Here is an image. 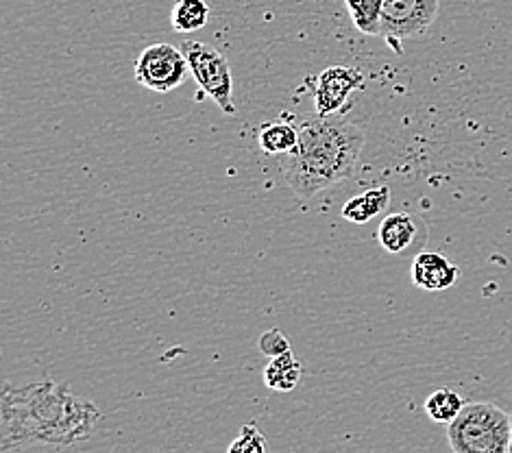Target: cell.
Returning <instances> with one entry per match:
<instances>
[{
	"instance_id": "11",
	"label": "cell",
	"mask_w": 512,
	"mask_h": 453,
	"mask_svg": "<svg viewBox=\"0 0 512 453\" xmlns=\"http://www.w3.org/2000/svg\"><path fill=\"white\" fill-rule=\"evenodd\" d=\"M264 382L271 390L290 393L301 382V362L292 355V351L271 358V362L264 369Z\"/></svg>"
},
{
	"instance_id": "14",
	"label": "cell",
	"mask_w": 512,
	"mask_h": 453,
	"mask_svg": "<svg viewBox=\"0 0 512 453\" xmlns=\"http://www.w3.org/2000/svg\"><path fill=\"white\" fill-rule=\"evenodd\" d=\"M349 18L364 35L382 33V7L384 0H345Z\"/></svg>"
},
{
	"instance_id": "3",
	"label": "cell",
	"mask_w": 512,
	"mask_h": 453,
	"mask_svg": "<svg viewBox=\"0 0 512 453\" xmlns=\"http://www.w3.org/2000/svg\"><path fill=\"white\" fill-rule=\"evenodd\" d=\"M510 436V414L489 401L465 403L447 425V443L456 453H506Z\"/></svg>"
},
{
	"instance_id": "13",
	"label": "cell",
	"mask_w": 512,
	"mask_h": 453,
	"mask_svg": "<svg viewBox=\"0 0 512 453\" xmlns=\"http://www.w3.org/2000/svg\"><path fill=\"white\" fill-rule=\"evenodd\" d=\"M210 20V5L205 0H177L170 14V24L177 33H194Z\"/></svg>"
},
{
	"instance_id": "8",
	"label": "cell",
	"mask_w": 512,
	"mask_h": 453,
	"mask_svg": "<svg viewBox=\"0 0 512 453\" xmlns=\"http://www.w3.org/2000/svg\"><path fill=\"white\" fill-rule=\"evenodd\" d=\"M460 277V268L449 262L445 255L425 251L414 257L412 262V284L428 290V292H441L451 288Z\"/></svg>"
},
{
	"instance_id": "5",
	"label": "cell",
	"mask_w": 512,
	"mask_h": 453,
	"mask_svg": "<svg viewBox=\"0 0 512 453\" xmlns=\"http://www.w3.org/2000/svg\"><path fill=\"white\" fill-rule=\"evenodd\" d=\"M190 72L188 57L173 44H153L144 48L136 61V81L142 88L157 94L181 88Z\"/></svg>"
},
{
	"instance_id": "2",
	"label": "cell",
	"mask_w": 512,
	"mask_h": 453,
	"mask_svg": "<svg viewBox=\"0 0 512 453\" xmlns=\"http://www.w3.org/2000/svg\"><path fill=\"white\" fill-rule=\"evenodd\" d=\"M367 136L360 127L334 116H316L299 125V142L282 155V177L301 199H310L356 173Z\"/></svg>"
},
{
	"instance_id": "7",
	"label": "cell",
	"mask_w": 512,
	"mask_h": 453,
	"mask_svg": "<svg viewBox=\"0 0 512 453\" xmlns=\"http://www.w3.org/2000/svg\"><path fill=\"white\" fill-rule=\"evenodd\" d=\"M362 72L349 66L325 68L314 85V107L319 116H336L347 107L351 94L362 90Z\"/></svg>"
},
{
	"instance_id": "9",
	"label": "cell",
	"mask_w": 512,
	"mask_h": 453,
	"mask_svg": "<svg viewBox=\"0 0 512 453\" xmlns=\"http://www.w3.org/2000/svg\"><path fill=\"white\" fill-rule=\"evenodd\" d=\"M423 223L412 214L399 212L390 214L382 220L380 229H377V240L388 253H404L412 247V242L419 238V231Z\"/></svg>"
},
{
	"instance_id": "1",
	"label": "cell",
	"mask_w": 512,
	"mask_h": 453,
	"mask_svg": "<svg viewBox=\"0 0 512 453\" xmlns=\"http://www.w3.org/2000/svg\"><path fill=\"white\" fill-rule=\"evenodd\" d=\"M99 421V408L75 397L62 384L38 382L16 388L7 382L3 386L0 451L29 445H77L92 436Z\"/></svg>"
},
{
	"instance_id": "10",
	"label": "cell",
	"mask_w": 512,
	"mask_h": 453,
	"mask_svg": "<svg viewBox=\"0 0 512 453\" xmlns=\"http://www.w3.org/2000/svg\"><path fill=\"white\" fill-rule=\"evenodd\" d=\"M390 205V190L386 186L373 188L349 199L343 205V218L353 225H367L377 214L388 210Z\"/></svg>"
},
{
	"instance_id": "6",
	"label": "cell",
	"mask_w": 512,
	"mask_h": 453,
	"mask_svg": "<svg viewBox=\"0 0 512 453\" xmlns=\"http://www.w3.org/2000/svg\"><path fill=\"white\" fill-rule=\"evenodd\" d=\"M441 0H384L382 38L414 40L430 31Z\"/></svg>"
},
{
	"instance_id": "12",
	"label": "cell",
	"mask_w": 512,
	"mask_h": 453,
	"mask_svg": "<svg viewBox=\"0 0 512 453\" xmlns=\"http://www.w3.org/2000/svg\"><path fill=\"white\" fill-rule=\"evenodd\" d=\"M299 142V127L290 122H268L260 129L258 144L266 155H286L295 149Z\"/></svg>"
},
{
	"instance_id": "18",
	"label": "cell",
	"mask_w": 512,
	"mask_h": 453,
	"mask_svg": "<svg viewBox=\"0 0 512 453\" xmlns=\"http://www.w3.org/2000/svg\"><path fill=\"white\" fill-rule=\"evenodd\" d=\"M510 423H512V412H510ZM508 451L512 453V436H510V449Z\"/></svg>"
},
{
	"instance_id": "17",
	"label": "cell",
	"mask_w": 512,
	"mask_h": 453,
	"mask_svg": "<svg viewBox=\"0 0 512 453\" xmlns=\"http://www.w3.org/2000/svg\"><path fill=\"white\" fill-rule=\"evenodd\" d=\"M258 349L266 355V358H277V355H284L290 351L288 338L279 332V329H268L258 340Z\"/></svg>"
},
{
	"instance_id": "16",
	"label": "cell",
	"mask_w": 512,
	"mask_h": 453,
	"mask_svg": "<svg viewBox=\"0 0 512 453\" xmlns=\"http://www.w3.org/2000/svg\"><path fill=\"white\" fill-rule=\"evenodd\" d=\"M266 438L253 423L242 425L240 436L229 445L231 453H266Z\"/></svg>"
},
{
	"instance_id": "4",
	"label": "cell",
	"mask_w": 512,
	"mask_h": 453,
	"mask_svg": "<svg viewBox=\"0 0 512 453\" xmlns=\"http://www.w3.org/2000/svg\"><path fill=\"white\" fill-rule=\"evenodd\" d=\"M179 48L188 57L192 77L197 79L203 92L221 107L223 114L234 116V77H231V68L225 55L218 53L210 44L194 40H186Z\"/></svg>"
},
{
	"instance_id": "15",
	"label": "cell",
	"mask_w": 512,
	"mask_h": 453,
	"mask_svg": "<svg viewBox=\"0 0 512 453\" xmlns=\"http://www.w3.org/2000/svg\"><path fill=\"white\" fill-rule=\"evenodd\" d=\"M462 408H465V399L451 388L436 390V393H432L428 401H425V412H428L434 423L449 425L462 412Z\"/></svg>"
}]
</instances>
